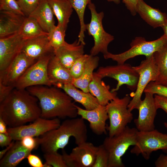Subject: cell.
<instances>
[{"label": "cell", "instance_id": "cell-33", "mask_svg": "<svg viewBox=\"0 0 167 167\" xmlns=\"http://www.w3.org/2000/svg\"><path fill=\"white\" fill-rule=\"evenodd\" d=\"M44 157L45 162L43 167H67L62 155L58 152L45 153Z\"/></svg>", "mask_w": 167, "mask_h": 167}, {"label": "cell", "instance_id": "cell-11", "mask_svg": "<svg viewBox=\"0 0 167 167\" xmlns=\"http://www.w3.org/2000/svg\"><path fill=\"white\" fill-rule=\"evenodd\" d=\"M54 54L42 57L30 66L14 85L18 89H26L36 85L52 86L47 74V66L51 56Z\"/></svg>", "mask_w": 167, "mask_h": 167}, {"label": "cell", "instance_id": "cell-47", "mask_svg": "<svg viewBox=\"0 0 167 167\" xmlns=\"http://www.w3.org/2000/svg\"><path fill=\"white\" fill-rule=\"evenodd\" d=\"M14 141H13L11 143L6 146L5 149L0 151V159H1L12 147L15 142Z\"/></svg>", "mask_w": 167, "mask_h": 167}, {"label": "cell", "instance_id": "cell-50", "mask_svg": "<svg viewBox=\"0 0 167 167\" xmlns=\"http://www.w3.org/2000/svg\"><path fill=\"white\" fill-rule=\"evenodd\" d=\"M164 125L165 126L166 128V130H167V122H165L164 123Z\"/></svg>", "mask_w": 167, "mask_h": 167}, {"label": "cell", "instance_id": "cell-9", "mask_svg": "<svg viewBox=\"0 0 167 167\" xmlns=\"http://www.w3.org/2000/svg\"><path fill=\"white\" fill-rule=\"evenodd\" d=\"M133 67L138 73L139 78L135 91L131 94L133 98L128 106V109L131 112L134 109H137L146 87L151 82L155 81L158 74L153 54L146 57V59L142 61L139 65Z\"/></svg>", "mask_w": 167, "mask_h": 167}, {"label": "cell", "instance_id": "cell-23", "mask_svg": "<svg viewBox=\"0 0 167 167\" xmlns=\"http://www.w3.org/2000/svg\"><path fill=\"white\" fill-rule=\"evenodd\" d=\"M25 16L6 11H0V38L19 32Z\"/></svg>", "mask_w": 167, "mask_h": 167}, {"label": "cell", "instance_id": "cell-51", "mask_svg": "<svg viewBox=\"0 0 167 167\" xmlns=\"http://www.w3.org/2000/svg\"></svg>", "mask_w": 167, "mask_h": 167}, {"label": "cell", "instance_id": "cell-22", "mask_svg": "<svg viewBox=\"0 0 167 167\" xmlns=\"http://www.w3.org/2000/svg\"><path fill=\"white\" fill-rule=\"evenodd\" d=\"M137 13L148 24L154 28H162L167 22V15L159 9L153 8L143 0H139Z\"/></svg>", "mask_w": 167, "mask_h": 167}, {"label": "cell", "instance_id": "cell-43", "mask_svg": "<svg viewBox=\"0 0 167 167\" xmlns=\"http://www.w3.org/2000/svg\"><path fill=\"white\" fill-rule=\"evenodd\" d=\"M126 6L133 15L137 13V6L139 0H122Z\"/></svg>", "mask_w": 167, "mask_h": 167}, {"label": "cell", "instance_id": "cell-7", "mask_svg": "<svg viewBox=\"0 0 167 167\" xmlns=\"http://www.w3.org/2000/svg\"><path fill=\"white\" fill-rule=\"evenodd\" d=\"M88 7L91 12V19L90 22L86 24V28L94 41V45L90 51V54L96 56L100 53L103 55L106 54L109 52L108 46L114 39V37L107 32L103 27L102 21L104 12L98 13L95 5L91 2L88 5Z\"/></svg>", "mask_w": 167, "mask_h": 167}, {"label": "cell", "instance_id": "cell-3", "mask_svg": "<svg viewBox=\"0 0 167 167\" xmlns=\"http://www.w3.org/2000/svg\"><path fill=\"white\" fill-rule=\"evenodd\" d=\"M77 145L86 142L87 129L84 119L69 118L63 121L58 128L36 138L37 146H40L45 153L58 152L63 149L71 137Z\"/></svg>", "mask_w": 167, "mask_h": 167}, {"label": "cell", "instance_id": "cell-5", "mask_svg": "<svg viewBox=\"0 0 167 167\" xmlns=\"http://www.w3.org/2000/svg\"><path fill=\"white\" fill-rule=\"evenodd\" d=\"M131 100L128 95L121 98L117 96L106 106L109 120V136L120 133L132 120L133 114L128 108Z\"/></svg>", "mask_w": 167, "mask_h": 167}, {"label": "cell", "instance_id": "cell-37", "mask_svg": "<svg viewBox=\"0 0 167 167\" xmlns=\"http://www.w3.org/2000/svg\"><path fill=\"white\" fill-rule=\"evenodd\" d=\"M17 1L25 16H29L36 8L40 0H17Z\"/></svg>", "mask_w": 167, "mask_h": 167}, {"label": "cell", "instance_id": "cell-16", "mask_svg": "<svg viewBox=\"0 0 167 167\" xmlns=\"http://www.w3.org/2000/svg\"><path fill=\"white\" fill-rule=\"evenodd\" d=\"M36 61L20 52L5 70L0 73V81L4 85L14 86L26 70Z\"/></svg>", "mask_w": 167, "mask_h": 167}, {"label": "cell", "instance_id": "cell-15", "mask_svg": "<svg viewBox=\"0 0 167 167\" xmlns=\"http://www.w3.org/2000/svg\"><path fill=\"white\" fill-rule=\"evenodd\" d=\"M25 40L19 32L0 38V73L21 52Z\"/></svg>", "mask_w": 167, "mask_h": 167}, {"label": "cell", "instance_id": "cell-48", "mask_svg": "<svg viewBox=\"0 0 167 167\" xmlns=\"http://www.w3.org/2000/svg\"><path fill=\"white\" fill-rule=\"evenodd\" d=\"M162 28L164 32L163 35L167 40V22Z\"/></svg>", "mask_w": 167, "mask_h": 167}, {"label": "cell", "instance_id": "cell-13", "mask_svg": "<svg viewBox=\"0 0 167 167\" xmlns=\"http://www.w3.org/2000/svg\"><path fill=\"white\" fill-rule=\"evenodd\" d=\"M98 146L85 142L73 148L69 154L62 149V155L67 167H92Z\"/></svg>", "mask_w": 167, "mask_h": 167}, {"label": "cell", "instance_id": "cell-21", "mask_svg": "<svg viewBox=\"0 0 167 167\" xmlns=\"http://www.w3.org/2000/svg\"><path fill=\"white\" fill-rule=\"evenodd\" d=\"M102 79L96 72H94L92 79L88 86V91L96 98L100 105L106 106L117 97V93L111 92L109 85H106Z\"/></svg>", "mask_w": 167, "mask_h": 167}, {"label": "cell", "instance_id": "cell-40", "mask_svg": "<svg viewBox=\"0 0 167 167\" xmlns=\"http://www.w3.org/2000/svg\"><path fill=\"white\" fill-rule=\"evenodd\" d=\"M154 97L157 109H162L167 114V97L155 94Z\"/></svg>", "mask_w": 167, "mask_h": 167}, {"label": "cell", "instance_id": "cell-4", "mask_svg": "<svg viewBox=\"0 0 167 167\" xmlns=\"http://www.w3.org/2000/svg\"><path fill=\"white\" fill-rule=\"evenodd\" d=\"M138 130L127 126L120 133L104 139L102 145L109 155L108 167H124L122 157L129 148L136 143Z\"/></svg>", "mask_w": 167, "mask_h": 167}, {"label": "cell", "instance_id": "cell-8", "mask_svg": "<svg viewBox=\"0 0 167 167\" xmlns=\"http://www.w3.org/2000/svg\"><path fill=\"white\" fill-rule=\"evenodd\" d=\"M159 150L167 153V134L155 129L146 131H138L136 144L130 152L137 156L141 154L145 159L148 160L152 152Z\"/></svg>", "mask_w": 167, "mask_h": 167}, {"label": "cell", "instance_id": "cell-32", "mask_svg": "<svg viewBox=\"0 0 167 167\" xmlns=\"http://www.w3.org/2000/svg\"><path fill=\"white\" fill-rule=\"evenodd\" d=\"M66 30L57 25L48 32L49 42L54 50L61 47L66 42L65 37Z\"/></svg>", "mask_w": 167, "mask_h": 167}, {"label": "cell", "instance_id": "cell-10", "mask_svg": "<svg viewBox=\"0 0 167 167\" xmlns=\"http://www.w3.org/2000/svg\"><path fill=\"white\" fill-rule=\"evenodd\" d=\"M96 72L102 78L108 77L117 80L118 83L116 86L111 89L112 92L118 91L124 84L131 91L136 89L139 75L133 66L129 64L101 66Z\"/></svg>", "mask_w": 167, "mask_h": 167}, {"label": "cell", "instance_id": "cell-44", "mask_svg": "<svg viewBox=\"0 0 167 167\" xmlns=\"http://www.w3.org/2000/svg\"><path fill=\"white\" fill-rule=\"evenodd\" d=\"M13 140L9 134L0 133V146L3 147L9 145Z\"/></svg>", "mask_w": 167, "mask_h": 167}, {"label": "cell", "instance_id": "cell-36", "mask_svg": "<svg viewBox=\"0 0 167 167\" xmlns=\"http://www.w3.org/2000/svg\"><path fill=\"white\" fill-rule=\"evenodd\" d=\"M0 10L11 12L25 16L21 11L17 0H0Z\"/></svg>", "mask_w": 167, "mask_h": 167}, {"label": "cell", "instance_id": "cell-1", "mask_svg": "<svg viewBox=\"0 0 167 167\" xmlns=\"http://www.w3.org/2000/svg\"><path fill=\"white\" fill-rule=\"evenodd\" d=\"M38 99L26 89L14 88L0 103V118L10 127L33 122L41 117Z\"/></svg>", "mask_w": 167, "mask_h": 167}, {"label": "cell", "instance_id": "cell-26", "mask_svg": "<svg viewBox=\"0 0 167 167\" xmlns=\"http://www.w3.org/2000/svg\"><path fill=\"white\" fill-rule=\"evenodd\" d=\"M21 144L20 140H16L8 151L0 159V167H15L31 153Z\"/></svg>", "mask_w": 167, "mask_h": 167}, {"label": "cell", "instance_id": "cell-39", "mask_svg": "<svg viewBox=\"0 0 167 167\" xmlns=\"http://www.w3.org/2000/svg\"><path fill=\"white\" fill-rule=\"evenodd\" d=\"M22 145L26 148L32 150L37 146L36 138L30 136H26L20 140Z\"/></svg>", "mask_w": 167, "mask_h": 167}, {"label": "cell", "instance_id": "cell-12", "mask_svg": "<svg viewBox=\"0 0 167 167\" xmlns=\"http://www.w3.org/2000/svg\"><path fill=\"white\" fill-rule=\"evenodd\" d=\"M61 123L58 118L46 119L40 117L31 124L16 127H9L7 128V131L13 140H20L26 136L39 137L58 128Z\"/></svg>", "mask_w": 167, "mask_h": 167}, {"label": "cell", "instance_id": "cell-31", "mask_svg": "<svg viewBox=\"0 0 167 167\" xmlns=\"http://www.w3.org/2000/svg\"><path fill=\"white\" fill-rule=\"evenodd\" d=\"M78 17L80 24V30L78 35V41L84 45V32L86 30V24L84 22V14L86 6L91 0H67Z\"/></svg>", "mask_w": 167, "mask_h": 167}, {"label": "cell", "instance_id": "cell-20", "mask_svg": "<svg viewBox=\"0 0 167 167\" xmlns=\"http://www.w3.org/2000/svg\"><path fill=\"white\" fill-rule=\"evenodd\" d=\"M84 45L77 40L71 44L66 42L54 50V55L64 66L69 70L75 60L84 54Z\"/></svg>", "mask_w": 167, "mask_h": 167}, {"label": "cell", "instance_id": "cell-28", "mask_svg": "<svg viewBox=\"0 0 167 167\" xmlns=\"http://www.w3.org/2000/svg\"><path fill=\"white\" fill-rule=\"evenodd\" d=\"M59 25L66 30L73 8L67 0H48Z\"/></svg>", "mask_w": 167, "mask_h": 167}, {"label": "cell", "instance_id": "cell-17", "mask_svg": "<svg viewBox=\"0 0 167 167\" xmlns=\"http://www.w3.org/2000/svg\"><path fill=\"white\" fill-rule=\"evenodd\" d=\"M77 114L88 121L90 128L95 134L101 135L106 134V121L109 117L106 106L100 105L91 110L83 109L76 105Z\"/></svg>", "mask_w": 167, "mask_h": 167}, {"label": "cell", "instance_id": "cell-24", "mask_svg": "<svg viewBox=\"0 0 167 167\" xmlns=\"http://www.w3.org/2000/svg\"><path fill=\"white\" fill-rule=\"evenodd\" d=\"M54 15L48 0H40L36 8L29 16L35 19L43 30L48 33L55 26Z\"/></svg>", "mask_w": 167, "mask_h": 167}, {"label": "cell", "instance_id": "cell-19", "mask_svg": "<svg viewBox=\"0 0 167 167\" xmlns=\"http://www.w3.org/2000/svg\"><path fill=\"white\" fill-rule=\"evenodd\" d=\"M47 74L52 85L58 88L62 85L72 84L73 79L70 70L61 63L54 54L48 64Z\"/></svg>", "mask_w": 167, "mask_h": 167}, {"label": "cell", "instance_id": "cell-14", "mask_svg": "<svg viewBox=\"0 0 167 167\" xmlns=\"http://www.w3.org/2000/svg\"><path fill=\"white\" fill-rule=\"evenodd\" d=\"M144 99L142 100L137 109L139 115L134 120L136 128L139 131H146L155 129L154 119L157 109L153 94L145 93Z\"/></svg>", "mask_w": 167, "mask_h": 167}, {"label": "cell", "instance_id": "cell-30", "mask_svg": "<svg viewBox=\"0 0 167 167\" xmlns=\"http://www.w3.org/2000/svg\"><path fill=\"white\" fill-rule=\"evenodd\" d=\"M19 33L25 40L43 35H48L34 18L26 16Z\"/></svg>", "mask_w": 167, "mask_h": 167}, {"label": "cell", "instance_id": "cell-42", "mask_svg": "<svg viewBox=\"0 0 167 167\" xmlns=\"http://www.w3.org/2000/svg\"><path fill=\"white\" fill-rule=\"evenodd\" d=\"M28 162L31 166L32 167H43L42 161L38 156L30 153L26 158Z\"/></svg>", "mask_w": 167, "mask_h": 167}, {"label": "cell", "instance_id": "cell-6", "mask_svg": "<svg viewBox=\"0 0 167 167\" xmlns=\"http://www.w3.org/2000/svg\"><path fill=\"white\" fill-rule=\"evenodd\" d=\"M167 42V40L163 35L157 39L147 41L142 37H137L130 44L128 50L120 54H114L108 52L103 55L105 59H111L118 64H122L128 59L140 55L146 57L153 54L160 50Z\"/></svg>", "mask_w": 167, "mask_h": 167}, {"label": "cell", "instance_id": "cell-29", "mask_svg": "<svg viewBox=\"0 0 167 167\" xmlns=\"http://www.w3.org/2000/svg\"><path fill=\"white\" fill-rule=\"evenodd\" d=\"M153 55L158 70V75L154 82L167 87V42Z\"/></svg>", "mask_w": 167, "mask_h": 167}, {"label": "cell", "instance_id": "cell-35", "mask_svg": "<svg viewBox=\"0 0 167 167\" xmlns=\"http://www.w3.org/2000/svg\"><path fill=\"white\" fill-rule=\"evenodd\" d=\"M109 155L103 145L98 146L95 161L92 167H108Z\"/></svg>", "mask_w": 167, "mask_h": 167}, {"label": "cell", "instance_id": "cell-25", "mask_svg": "<svg viewBox=\"0 0 167 167\" xmlns=\"http://www.w3.org/2000/svg\"><path fill=\"white\" fill-rule=\"evenodd\" d=\"M59 88L75 101L81 104L86 109H94L100 105L96 98L90 92L80 90L72 84L62 85Z\"/></svg>", "mask_w": 167, "mask_h": 167}, {"label": "cell", "instance_id": "cell-45", "mask_svg": "<svg viewBox=\"0 0 167 167\" xmlns=\"http://www.w3.org/2000/svg\"><path fill=\"white\" fill-rule=\"evenodd\" d=\"M156 167H167V155L161 154L155 162Z\"/></svg>", "mask_w": 167, "mask_h": 167}, {"label": "cell", "instance_id": "cell-27", "mask_svg": "<svg viewBox=\"0 0 167 167\" xmlns=\"http://www.w3.org/2000/svg\"><path fill=\"white\" fill-rule=\"evenodd\" d=\"M99 61L98 56L89 54L82 74L79 78L73 79L72 84L84 92H89L88 86L92 79L93 71L98 66Z\"/></svg>", "mask_w": 167, "mask_h": 167}, {"label": "cell", "instance_id": "cell-34", "mask_svg": "<svg viewBox=\"0 0 167 167\" xmlns=\"http://www.w3.org/2000/svg\"><path fill=\"white\" fill-rule=\"evenodd\" d=\"M89 56V54H84L77 59L73 63L69 69L73 79L78 78L81 75Z\"/></svg>", "mask_w": 167, "mask_h": 167}, {"label": "cell", "instance_id": "cell-41", "mask_svg": "<svg viewBox=\"0 0 167 167\" xmlns=\"http://www.w3.org/2000/svg\"><path fill=\"white\" fill-rule=\"evenodd\" d=\"M14 88V85H5L0 81V103L9 95Z\"/></svg>", "mask_w": 167, "mask_h": 167}, {"label": "cell", "instance_id": "cell-49", "mask_svg": "<svg viewBox=\"0 0 167 167\" xmlns=\"http://www.w3.org/2000/svg\"><path fill=\"white\" fill-rule=\"evenodd\" d=\"M108 2H113L116 4H119L120 0H106Z\"/></svg>", "mask_w": 167, "mask_h": 167}, {"label": "cell", "instance_id": "cell-2", "mask_svg": "<svg viewBox=\"0 0 167 167\" xmlns=\"http://www.w3.org/2000/svg\"><path fill=\"white\" fill-rule=\"evenodd\" d=\"M55 86L36 85L26 89L38 99L41 117L46 119L76 118L77 109L73 99Z\"/></svg>", "mask_w": 167, "mask_h": 167}, {"label": "cell", "instance_id": "cell-46", "mask_svg": "<svg viewBox=\"0 0 167 167\" xmlns=\"http://www.w3.org/2000/svg\"><path fill=\"white\" fill-rule=\"evenodd\" d=\"M6 125L5 122L0 118V133L8 134Z\"/></svg>", "mask_w": 167, "mask_h": 167}, {"label": "cell", "instance_id": "cell-38", "mask_svg": "<svg viewBox=\"0 0 167 167\" xmlns=\"http://www.w3.org/2000/svg\"><path fill=\"white\" fill-rule=\"evenodd\" d=\"M144 92H149L167 97V87L157 84L154 81L151 82L146 87Z\"/></svg>", "mask_w": 167, "mask_h": 167}, {"label": "cell", "instance_id": "cell-18", "mask_svg": "<svg viewBox=\"0 0 167 167\" xmlns=\"http://www.w3.org/2000/svg\"><path fill=\"white\" fill-rule=\"evenodd\" d=\"M54 51L48 35H43L26 40L21 52L36 61L45 56L54 54Z\"/></svg>", "mask_w": 167, "mask_h": 167}]
</instances>
